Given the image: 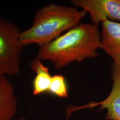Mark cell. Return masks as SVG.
Wrapping results in <instances>:
<instances>
[{"mask_svg": "<svg viewBox=\"0 0 120 120\" xmlns=\"http://www.w3.org/2000/svg\"><path fill=\"white\" fill-rule=\"evenodd\" d=\"M21 31L12 22L0 17V76L20 73L24 49L19 40Z\"/></svg>", "mask_w": 120, "mask_h": 120, "instance_id": "cell-3", "label": "cell"}, {"mask_svg": "<svg viewBox=\"0 0 120 120\" xmlns=\"http://www.w3.org/2000/svg\"><path fill=\"white\" fill-rule=\"evenodd\" d=\"M73 6L85 10L93 24L106 20L120 21V0H72Z\"/></svg>", "mask_w": 120, "mask_h": 120, "instance_id": "cell-5", "label": "cell"}, {"mask_svg": "<svg viewBox=\"0 0 120 120\" xmlns=\"http://www.w3.org/2000/svg\"><path fill=\"white\" fill-rule=\"evenodd\" d=\"M87 15L75 6L49 4L37 11L32 25L21 31L19 40L24 47L32 44L42 47L80 24Z\"/></svg>", "mask_w": 120, "mask_h": 120, "instance_id": "cell-2", "label": "cell"}, {"mask_svg": "<svg viewBox=\"0 0 120 120\" xmlns=\"http://www.w3.org/2000/svg\"><path fill=\"white\" fill-rule=\"evenodd\" d=\"M99 49L101 37L98 25L81 23L39 48L36 57L49 61L54 68L60 70L73 62L96 57Z\"/></svg>", "mask_w": 120, "mask_h": 120, "instance_id": "cell-1", "label": "cell"}, {"mask_svg": "<svg viewBox=\"0 0 120 120\" xmlns=\"http://www.w3.org/2000/svg\"><path fill=\"white\" fill-rule=\"evenodd\" d=\"M13 120H27L25 118H18V119H14Z\"/></svg>", "mask_w": 120, "mask_h": 120, "instance_id": "cell-10", "label": "cell"}, {"mask_svg": "<svg viewBox=\"0 0 120 120\" xmlns=\"http://www.w3.org/2000/svg\"><path fill=\"white\" fill-rule=\"evenodd\" d=\"M101 25V49L114 64H120V23L106 20Z\"/></svg>", "mask_w": 120, "mask_h": 120, "instance_id": "cell-6", "label": "cell"}, {"mask_svg": "<svg viewBox=\"0 0 120 120\" xmlns=\"http://www.w3.org/2000/svg\"><path fill=\"white\" fill-rule=\"evenodd\" d=\"M17 110V99L12 83L0 76V120H13Z\"/></svg>", "mask_w": 120, "mask_h": 120, "instance_id": "cell-7", "label": "cell"}, {"mask_svg": "<svg viewBox=\"0 0 120 120\" xmlns=\"http://www.w3.org/2000/svg\"><path fill=\"white\" fill-rule=\"evenodd\" d=\"M48 92L60 98L68 97V86L65 77L62 75H53Z\"/></svg>", "mask_w": 120, "mask_h": 120, "instance_id": "cell-9", "label": "cell"}, {"mask_svg": "<svg viewBox=\"0 0 120 120\" xmlns=\"http://www.w3.org/2000/svg\"><path fill=\"white\" fill-rule=\"evenodd\" d=\"M30 67L35 73L32 83V94L34 96L48 92L52 76L49 68L44 65L42 61L37 57L31 61Z\"/></svg>", "mask_w": 120, "mask_h": 120, "instance_id": "cell-8", "label": "cell"}, {"mask_svg": "<svg viewBox=\"0 0 120 120\" xmlns=\"http://www.w3.org/2000/svg\"><path fill=\"white\" fill-rule=\"evenodd\" d=\"M112 79V87L107 97L102 101L91 102L79 106H69L66 109L67 117L74 112L86 109L99 107L100 110L106 109L105 118L107 120H120V64H113Z\"/></svg>", "mask_w": 120, "mask_h": 120, "instance_id": "cell-4", "label": "cell"}]
</instances>
